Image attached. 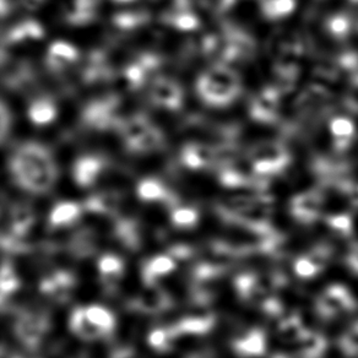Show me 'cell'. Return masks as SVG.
Wrapping results in <instances>:
<instances>
[{
  "label": "cell",
  "mask_w": 358,
  "mask_h": 358,
  "mask_svg": "<svg viewBox=\"0 0 358 358\" xmlns=\"http://www.w3.org/2000/svg\"><path fill=\"white\" fill-rule=\"evenodd\" d=\"M356 308V301L346 287L333 285L319 296L317 310L323 318L330 319Z\"/></svg>",
  "instance_id": "3"
},
{
  "label": "cell",
  "mask_w": 358,
  "mask_h": 358,
  "mask_svg": "<svg viewBox=\"0 0 358 358\" xmlns=\"http://www.w3.org/2000/svg\"><path fill=\"white\" fill-rule=\"evenodd\" d=\"M304 333L306 329L299 315H289L279 324V335L286 341L297 343Z\"/></svg>",
  "instance_id": "12"
},
{
  "label": "cell",
  "mask_w": 358,
  "mask_h": 358,
  "mask_svg": "<svg viewBox=\"0 0 358 358\" xmlns=\"http://www.w3.org/2000/svg\"><path fill=\"white\" fill-rule=\"evenodd\" d=\"M198 221V214L192 209H178L173 214V222L179 227H193Z\"/></svg>",
  "instance_id": "20"
},
{
  "label": "cell",
  "mask_w": 358,
  "mask_h": 358,
  "mask_svg": "<svg viewBox=\"0 0 358 358\" xmlns=\"http://www.w3.org/2000/svg\"><path fill=\"white\" fill-rule=\"evenodd\" d=\"M57 115L55 105L48 99H40L31 105L29 110L30 120L37 125H45L55 120Z\"/></svg>",
  "instance_id": "11"
},
{
  "label": "cell",
  "mask_w": 358,
  "mask_h": 358,
  "mask_svg": "<svg viewBox=\"0 0 358 358\" xmlns=\"http://www.w3.org/2000/svg\"><path fill=\"white\" fill-rule=\"evenodd\" d=\"M172 338V333L169 331H164V330H159L156 333L152 334L151 336V343L159 348H167L169 345V340Z\"/></svg>",
  "instance_id": "23"
},
{
  "label": "cell",
  "mask_w": 358,
  "mask_h": 358,
  "mask_svg": "<svg viewBox=\"0 0 358 358\" xmlns=\"http://www.w3.org/2000/svg\"><path fill=\"white\" fill-rule=\"evenodd\" d=\"M84 312L90 323L94 324L101 333L105 334L113 329V317L106 309L95 306L89 307Z\"/></svg>",
  "instance_id": "13"
},
{
  "label": "cell",
  "mask_w": 358,
  "mask_h": 358,
  "mask_svg": "<svg viewBox=\"0 0 358 358\" xmlns=\"http://www.w3.org/2000/svg\"><path fill=\"white\" fill-rule=\"evenodd\" d=\"M297 343H299V358H320L328 346L327 340L322 334L312 333L307 330Z\"/></svg>",
  "instance_id": "7"
},
{
  "label": "cell",
  "mask_w": 358,
  "mask_h": 358,
  "mask_svg": "<svg viewBox=\"0 0 358 358\" xmlns=\"http://www.w3.org/2000/svg\"><path fill=\"white\" fill-rule=\"evenodd\" d=\"M120 264L115 262V258H105L101 263V268L103 271V274L107 276H115L120 270Z\"/></svg>",
  "instance_id": "24"
},
{
  "label": "cell",
  "mask_w": 358,
  "mask_h": 358,
  "mask_svg": "<svg viewBox=\"0 0 358 358\" xmlns=\"http://www.w3.org/2000/svg\"><path fill=\"white\" fill-rule=\"evenodd\" d=\"M340 346L345 355L350 357H358V322L343 334L340 340Z\"/></svg>",
  "instance_id": "15"
},
{
  "label": "cell",
  "mask_w": 358,
  "mask_h": 358,
  "mask_svg": "<svg viewBox=\"0 0 358 358\" xmlns=\"http://www.w3.org/2000/svg\"><path fill=\"white\" fill-rule=\"evenodd\" d=\"M118 1H129V0H118Z\"/></svg>",
  "instance_id": "26"
},
{
  "label": "cell",
  "mask_w": 358,
  "mask_h": 358,
  "mask_svg": "<svg viewBox=\"0 0 358 358\" xmlns=\"http://www.w3.org/2000/svg\"><path fill=\"white\" fill-rule=\"evenodd\" d=\"M320 211V200L314 194H304L294 199L292 214L301 222L310 224L317 220Z\"/></svg>",
  "instance_id": "6"
},
{
  "label": "cell",
  "mask_w": 358,
  "mask_h": 358,
  "mask_svg": "<svg viewBox=\"0 0 358 358\" xmlns=\"http://www.w3.org/2000/svg\"><path fill=\"white\" fill-rule=\"evenodd\" d=\"M215 325V315L210 312L190 315L179 325V331L189 334H205Z\"/></svg>",
  "instance_id": "9"
},
{
  "label": "cell",
  "mask_w": 358,
  "mask_h": 358,
  "mask_svg": "<svg viewBox=\"0 0 358 358\" xmlns=\"http://www.w3.org/2000/svg\"><path fill=\"white\" fill-rule=\"evenodd\" d=\"M105 167L103 159L96 156H85L74 166V178L83 187L92 185Z\"/></svg>",
  "instance_id": "5"
},
{
  "label": "cell",
  "mask_w": 358,
  "mask_h": 358,
  "mask_svg": "<svg viewBox=\"0 0 358 358\" xmlns=\"http://www.w3.org/2000/svg\"><path fill=\"white\" fill-rule=\"evenodd\" d=\"M294 271L299 278H303V279H310L320 273L318 266L307 255L301 257L294 262Z\"/></svg>",
  "instance_id": "18"
},
{
  "label": "cell",
  "mask_w": 358,
  "mask_h": 358,
  "mask_svg": "<svg viewBox=\"0 0 358 358\" xmlns=\"http://www.w3.org/2000/svg\"><path fill=\"white\" fill-rule=\"evenodd\" d=\"M50 65L52 68H63L65 65L70 64L78 58V52L73 45H68L65 42H57L50 47Z\"/></svg>",
  "instance_id": "10"
},
{
  "label": "cell",
  "mask_w": 358,
  "mask_h": 358,
  "mask_svg": "<svg viewBox=\"0 0 358 358\" xmlns=\"http://www.w3.org/2000/svg\"><path fill=\"white\" fill-rule=\"evenodd\" d=\"M174 268L173 260L167 257H159L155 259L146 270V274L150 278H155V276H161V275L169 274Z\"/></svg>",
  "instance_id": "17"
},
{
  "label": "cell",
  "mask_w": 358,
  "mask_h": 358,
  "mask_svg": "<svg viewBox=\"0 0 358 358\" xmlns=\"http://www.w3.org/2000/svg\"><path fill=\"white\" fill-rule=\"evenodd\" d=\"M9 169L16 185L31 193H45L53 187L58 169L53 155L45 145L27 141L10 155Z\"/></svg>",
  "instance_id": "1"
},
{
  "label": "cell",
  "mask_w": 358,
  "mask_h": 358,
  "mask_svg": "<svg viewBox=\"0 0 358 358\" xmlns=\"http://www.w3.org/2000/svg\"><path fill=\"white\" fill-rule=\"evenodd\" d=\"M312 262H313L319 270L322 271L324 266L328 264L329 259L331 257V249L327 247V245H318L307 255Z\"/></svg>",
  "instance_id": "21"
},
{
  "label": "cell",
  "mask_w": 358,
  "mask_h": 358,
  "mask_svg": "<svg viewBox=\"0 0 358 358\" xmlns=\"http://www.w3.org/2000/svg\"><path fill=\"white\" fill-rule=\"evenodd\" d=\"M79 213L80 210L78 205L73 204V203H63V204L55 206L53 213H52V216H50V220H52L53 224H57V226L69 224L73 220H75Z\"/></svg>",
  "instance_id": "14"
},
{
  "label": "cell",
  "mask_w": 358,
  "mask_h": 358,
  "mask_svg": "<svg viewBox=\"0 0 358 358\" xmlns=\"http://www.w3.org/2000/svg\"><path fill=\"white\" fill-rule=\"evenodd\" d=\"M348 265L352 270L353 273L358 274V245L351 250V253L348 254Z\"/></svg>",
  "instance_id": "25"
},
{
  "label": "cell",
  "mask_w": 358,
  "mask_h": 358,
  "mask_svg": "<svg viewBox=\"0 0 358 358\" xmlns=\"http://www.w3.org/2000/svg\"><path fill=\"white\" fill-rule=\"evenodd\" d=\"M234 352L243 357L263 356L266 350L265 334L259 329H253L252 331L234 341Z\"/></svg>",
  "instance_id": "4"
},
{
  "label": "cell",
  "mask_w": 358,
  "mask_h": 358,
  "mask_svg": "<svg viewBox=\"0 0 358 358\" xmlns=\"http://www.w3.org/2000/svg\"><path fill=\"white\" fill-rule=\"evenodd\" d=\"M151 97L156 105L173 107L179 101V90L172 81L159 80L154 84Z\"/></svg>",
  "instance_id": "8"
},
{
  "label": "cell",
  "mask_w": 358,
  "mask_h": 358,
  "mask_svg": "<svg viewBox=\"0 0 358 358\" xmlns=\"http://www.w3.org/2000/svg\"><path fill=\"white\" fill-rule=\"evenodd\" d=\"M11 129V115L8 106L0 101V144L8 138Z\"/></svg>",
  "instance_id": "22"
},
{
  "label": "cell",
  "mask_w": 358,
  "mask_h": 358,
  "mask_svg": "<svg viewBox=\"0 0 358 358\" xmlns=\"http://www.w3.org/2000/svg\"><path fill=\"white\" fill-rule=\"evenodd\" d=\"M140 198L145 200L162 199L164 196V190L162 185L157 183L154 179H146L143 180L139 185Z\"/></svg>",
  "instance_id": "16"
},
{
  "label": "cell",
  "mask_w": 358,
  "mask_h": 358,
  "mask_svg": "<svg viewBox=\"0 0 358 358\" xmlns=\"http://www.w3.org/2000/svg\"><path fill=\"white\" fill-rule=\"evenodd\" d=\"M123 138L128 149L145 154L159 148L162 136L145 117H133L123 127Z\"/></svg>",
  "instance_id": "2"
},
{
  "label": "cell",
  "mask_w": 358,
  "mask_h": 358,
  "mask_svg": "<svg viewBox=\"0 0 358 358\" xmlns=\"http://www.w3.org/2000/svg\"><path fill=\"white\" fill-rule=\"evenodd\" d=\"M328 224L336 232L348 237L352 234V221L346 215H335L328 220Z\"/></svg>",
  "instance_id": "19"
}]
</instances>
